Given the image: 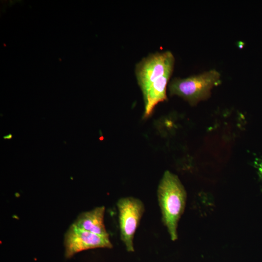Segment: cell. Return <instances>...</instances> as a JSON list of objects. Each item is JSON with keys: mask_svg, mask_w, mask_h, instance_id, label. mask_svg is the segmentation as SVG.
<instances>
[{"mask_svg": "<svg viewBox=\"0 0 262 262\" xmlns=\"http://www.w3.org/2000/svg\"><path fill=\"white\" fill-rule=\"evenodd\" d=\"M174 63L172 52L164 51L150 53L135 65V75L143 97L158 98L166 94Z\"/></svg>", "mask_w": 262, "mask_h": 262, "instance_id": "1", "label": "cell"}, {"mask_svg": "<svg viewBox=\"0 0 262 262\" xmlns=\"http://www.w3.org/2000/svg\"><path fill=\"white\" fill-rule=\"evenodd\" d=\"M256 166L260 177L262 180V159L256 162Z\"/></svg>", "mask_w": 262, "mask_h": 262, "instance_id": "7", "label": "cell"}, {"mask_svg": "<svg viewBox=\"0 0 262 262\" xmlns=\"http://www.w3.org/2000/svg\"><path fill=\"white\" fill-rule=\"evenodd\" d=\"M13 137V135L11 133H9L7 135L3 136L4 139H11Z\"/></svg>", "mask_w": 262, "mask_h": 262, "instance_id": "8", "label": "cell"}, {"mask_svg": "<svg viewBox=\"0 0 262 262\" xmlns=\"http://www.w3.org/2000/svg\"><path fill=\"white\" fill-rule=\"evenodd\" d=\"M121 240L128 252L134 251L133 239L145 212L143 202L139 198L127 196L117 202Z\"/></svg>", "mask_w": 262, "mask_h": 262, "instance_id": "4", "label": "cell"}, {"mask_svg": "<svg viewBox=\"0 0 262 262\" xmlns=\"http://www.w3.org/2000/svg\"><path fill=\"white\" fill-rule=\"evenodd\" d=\"M220 78L219 73L213 69L186 78H175L169 84V94L195 105L210 97L213 87L220 82Z\"/></svg>", "mask_w": 262, "mask_h": 262, "instance_id": "3", "label": "cell"}, {"mask_svg": "<svg viewBox=\"0 0 262 262\" xmlns=\"http://www.w3.org/2000/svg\"><path fill=\"white\" fill-rule=\"evenodd\" d=\"M65 256L70 258L82 251L98 248L113 247L109 236L90 232L74 225H70L64 236Z\"/></svg>", "mask_w": 262, "mask_h": 262, "instance_id": "5", "label": "cell"}, {"mask_svg": "<svg viewBox=\"0 0 262 262\" xmlns=\"http://www.w3.org/2000/svg\"><path fill=\"white\" fill-rule=\"evenodd\" d=\"M162 220L172 241L178 239V222L186 205L187 194L178 177L168 170L164 173L157 189Z\"/></svg>", "mask_w": 262, "mask_h": 262, "instance_id": "2", "label": "cell"}, {"mask_svg": "<svg viewBox=\"0 0 262 262\" xmlns=\"http://www.w3.org/2000/svg\"><path fill=\"white\" fill-rule=\"evenodd\" d=\"M105 207L98 206L80 213L73 223L82 229L97 234L109 236L104 223Z\"/></svg>", "mask_w": 262, "mask_h": 262, "instance_id": "6", "label": "cell"}]
</instances>
